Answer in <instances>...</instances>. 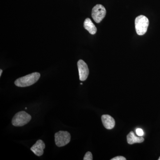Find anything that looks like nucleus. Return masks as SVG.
I'll use <instances>...</instances> for the list:
<instances>
[{"label": "nucleus", "mask_w": 160, "mask_h": 160, "mask_svg": "<svg viewBox=\"0 0 160 160\" xmlns=\"http://www.w3.org/2000/svg\"><path fill=\"white\" fill-rule=\"evenodd\" d=\"M2 70L1 69L0 70V77H1V76H2Z\"/></svg>", "instance_id": "obj_14"}, {"label": "nucleus", "mask_w": 160, "mask_h": 160, "mask_svg": "<svg viewBox=\"0 0 160 160\" xmlns=\"http://www.w3.org/2000/svg\"><path fill=\"white\" fill-rule=\"evenodd\" d=\"M84 160H92V154L90 152H87L85 154L84 156Z\"/></svg>", "instance_id": "obj_11"}, {"label": "nucleus", "mask_w": 160, "mask_h": 160, "mask_svg": "<svg viewBox=\"0 0 160 160\" xmlns=\"http://www.w3.org/2000/svg\"><path fill=\"white\" fill-rule=\"evenodd\" d=\"M127 140L128 144L132 145L134 143H141L144 141V138L142 136L139 137L136 136L134 132L131 131L127 136Z\"/></svg>", "instance_id": "obj_9"}, {"label": "nucleus", "mask_w": 160, "mask_h": 160, "mask_svg": "<svg viewBox=\"0 0 160 160\" xmlns=\"http://www.w3.org/2000/svg\"><path fill=\"white\" fill-rule=\"evenodd\" d=\"M71 140V135L68 132L60 131L55 134V142L59 147H62L69 144Z\"/></svg>", "instance_id": "obj_4"}, {"label": "nucleus", "mask_w": 160, "mask_h": 160, "mask_svg": "<svg viewBox=\"0 0 160 160\" xmlns=\"http://www.w3.org/2000/svg\"><path fill=\"white\" fill-rule=\"evenodd\" d=\"M149 25V19L145 16L140 15L136 18L135 25L137 34L140 36L145 34L147 31Z\"/></svg>", "instance_id": "obj_2"}, {"label": "nucleus", "mask_w": 160, "mask_h": 160, "mask_svg": "<svg viewBox=\"0 0 160 160\" xmlns=\"http://www.w3.org/2000/svg\"><path fill=\"white\" fill-rule=\"evenodd\" d=\"M126 159L123 156H118L111 159V160H126Z\"/></svg>", "instance_id": "obj_13"}, {"label": "nucleus", "mask_w": 160, "mask_h": 160, "mask_svg": "<svg viewBox=\"0 0 160 160\" xmlns=\"http://www.w3.org/2000/svg\"><path fill=\"white\" fill-rule=\"evenodd\" d=\"M106 13V8L102 5L98 4L92 8V17L96 22L99 23L105 17Z\"/></svg>", "instance_id": "obj_5"}, {"label": "nucleus", "mask_w": 160, "mask_h": 160, "mask_svg": "<svg viewBox=\"0 0 160 160\" xmlns=\"http://www.w3.org/2000/svg\"><path fill=\"white\" fill-rule=\"evenodd\" d=\"M158 160H160V158H159L158 159Z\"/></svg>", "instance_id": "obj_15"}, {"label": "nucleus", "mask_w": 160, "mask_h": 160, "mask_svg": "<svg viewBox=\"0 0 160 160\" xmlns=\"http://www.w3.org/2000/svg\"><path fill=\"white\" fill-rule=\"evenodd\" d=\"M45 147L46 146L45 143L43 142L42 140H38L37 141L35 144L32 146L30 149L36 155L39 157L42 155Z\"/></svg>", "instance_id": "obj_7"}, {"label": "nucleus", "mask_w": 160, "mask_h": 160, "mask_svg": "<svg viewBox=\"0 0 160 160\" xmlns=\"http://www.w3.org/2000/svg\"><path fill=\"white\" fill-rule=\"evenodd\" d=\"M31 119V116L25 111H20L15 115L12 120L13 126L19 127L28 124Z\"/></svg>", "instance_id": "obj_3"}, {"label": "nucleus", "mask_w": 160, "mask_h": 160, "mask_svg": "<svg viewBox=\"0 0 160 160\" xmlns=\"http://www.w3.org/2000/svg\"><path fill=\"white\" fill-rule=\"evenodd\" d=\"M41 75L38 72H33L17 79L14 82L18 87H26L33 85L39 79Z\"/></svg>", "instance_id": "obj_1"}, {"label": "nucleus", "mask_w": 160, "mask_h": 160, "mask_svg": "<svg viewBox=\"0 0 160 160\" xmlns=\"http://www.w3.org/2000/svg\"><path fill=\"white\" fill-rule=\"evenodd\" d=\"M102 121L103 126L107 129H113L115 125L114 118L109 115H103L102 116Z\"/></svg>", "instance_id": "obj_8"}, {"label": "nucleus", "mask_w": 160, "mask_h": 160, "mask_svg": "<svg viewBox=\"0 0 160 160\" xmlns=\"http://www.w3.org/2000/svg\"><path fill=\"white\" fill-rule=\"evenodd\" d=\"M84 27L91 34H95L97 31L96 27L89 18L85 20L84 22Z\"/></svg>", "instance_id": "obj_10"}, {"label": "nucleus", "mask_w": 160, "mask_h": 160, "mask_svg": "<svg viewBox=\"0 0 160 160\" xmlns=\"http://www.w3.org/2000/svg\"><path fill=\"white\" fill-rule=\"evenodd\" d=\"M136 133L138 136H142L144 135V132L142 129H140V128L136 129Z\"/></svg>", "instance_id": "obj_12"}, {"label": "nucleus", "mask_w": 160, "mask_h": 160, "mask_svg": "<svg viewBox=\"0 0 160 160\" xmlns=\"http://www.w3.org/2000/svg\"><path fill=\"white\" fill-rule=\"evenodd\" d=\"M78 67L80 81H86L89 74L88 66L82 60H80L78 62Z\"/></svg>", "instance_id": "obj_6"}]
</instances>
